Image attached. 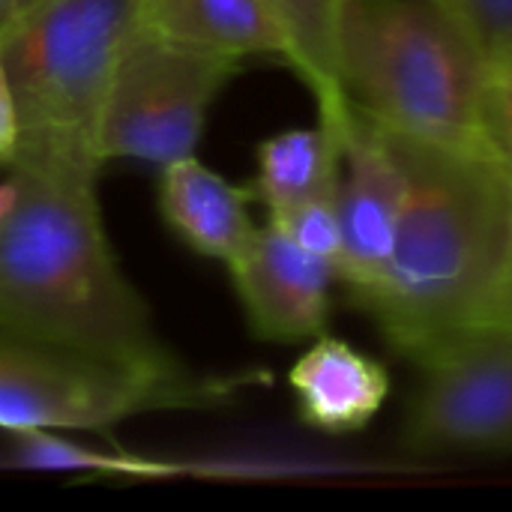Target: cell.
<instances>
[{"label": "cell", "instance_id": "1", "mask_svg": "<svg viewBox=\"0 0 512 512\" xmlns=\"http://www.w3.org/2000/svg\"><path fill=\"white\" fill-rule=\"evenodd\" d=\"M408 195L393 252L360 306L387 345L420 360L489 321L512 243V165L393 132Z\"/></svg>", "mask_w": 512, "mask_h": 512}, {"label": "cell", "instance_id": "2", "mask_svg": "<svg viewBox=\"0 0 512 512\" xmlns=\"http://www.w3.org/2000/svg\"><path fill=\"white\" fill-rule=\"evenodd\" d=\"M6 171L12 198L0 213V330L117 363L174 366L108 243L96 186Z\"/></svg>", "mask_w": 512, "mask_h": 512}, {"label": "cell", "instance_id": "3", "mask_svg": "<svg viewBox=\"0 0 512 512\" xmlns=\"http://www.w3.org/2000/svg\"><path fill=\"white\" fill-rule=\"evenodd\" d=\"M333 66L345 105L378 126L501 156L489 123L492 63L432 0H342Z\"/></svg>", "mask_w": 512, "mask_h": 512}, {"label": "cell", "instance_id": "4", "mask_svg": "<svg viewBox=\"0 0 512 512\" xmlns=\"http://www.w3.org/2000/svg\"><path fill=\"white\" fill-rule=\"evenodd\" d=\"M141 27L144 0H33L0 27L18 111L9 168L96 186L102 105Z\"/></svg>", "mask_w": 512, "mask_h": 512}, {"label": "cell", "instance_id": "5", "mask_svg": "<svg viewBox=\"0 0 512 512\" xmlns=\"http://www.w3.org/2000/svg\"><path fill=\"white\" fill-rule=\"evenodd\" d=\"M231 384L183 363L132 366L0 330V429L105 432L144 414L210 408Z\"/></svg>", "mask_w": 512, "mask_h": 512}, {"label": "cell", "instance_id": "6", "mask_svg": "<svg viewBox=\"0 0 512 512\" xmlns=\"http://www.w3.org/2000/svg\"><path fill=\"white\" fill-rule=\"evenodd\" d=\"M243 63L174 42L147 24L126 48L99 117V156L168 165L192 156L213 102Z\"/></svg>", "mask_w": 512, "mask_h": 512}, {"label": "cell", "instance_id": "7", "mask_svg": "<svg viewBox=\"0 0 512 512\" xmlns=\"http://www.w3.org/2000/svg\"><path fill=\"white\" fill-rule=\"evenodd\" d=\"M402 447L414 456L512 453V327L480 324L417 360Z\"/></svg>", "mask_w": 512, "mask_h": 512}, {"label": "cell", "instance_id": "8", "mask_svg": "<svg viewBox=\"0 0 512 512\" xmlns=\"http://www.w3.org/2000/svg\"><path fill=\"white\" fill-rule=\"evenodd\" d=\"M408 174L390 129L345 105L339 168V282L351 297L366 291L384 270L405 210Z\"/></svg>", "mask_w": 512, "mask_h": 512}, {"label": "cell", "instance_id": "9", "mask_svg": "<svg viewBox=\"0 0 512 512\" xmlns=\"http://www.w3.org/2000/svg\"><path fill=\"white\" fill-rule=\"evenodd\" d=\"M252 336L273 345L312 342L327 330L336 267L297 246L276 222L255 228L252 240L225 264Z\"/></svg>", "mask_w": 512, "mask_h": 512}, {"label": "cell", "instance_id": "10", "mask_svg": "<svg viewBox=\"0 0 512 512\" xmlns=\"http://www.w3.org/2000/svg\"><path fill=\"white\" fill-rule=\"evenodd\" d=\"M297 417L324 435L363 432L390 399V372L351 342L321 333L288 372Z\"/></svg>", "mask_w": 512, "mask_h": 512}, {"label": "cell", "instance_id": "11", "mask_svg": "<svg viewBox=\"0 0 512 512\" xmlns=\"http://www.w3.org/2000/svg\"><path fill=\"white\" fill-rule=\"evenodd\" d=\"M159 213L180 243L213 261H234L252 240L258 222L249 204L252 189L228 183L219 171L192 156L162 165L159 177Z\"/></svg>", "mask_w": 512, "mask_h": 512}, {"label": "cell", "instance_id": "12", "mask_svg": "<svg viewBox=\"0 0 512 512\" xmlns=\"http://www.w3.org/2000/svg\"><path fill=\"white\" fill-rule=\"evenodd\" d=\"M144 24L189 48L237 63L279 60L294 69V45L267 0H144Z\"/></svg>", "mask_w": 512, "mask_h": 512}, {"label": "cell", "instance_id": "13", "mask_svg": "<svg viewBox=\"0 0 512 512\" xmlns=\"http://www.w3.org/2000/svg\"><path fill=\"white\" fill-rule=\"evenodd\" d=\"M342 114L345 108L339 114H318L315 126L285 129L258 144L255 183L249 189L267 207V216L339 189Z\"/></svg>", "mask_w": 512, "mask_h": 512}, {"label": "cell", "instance_id": "14", "mask_svg": "<svg viewBox=\"0 0 512 512\" xmlns=\"http://www.w3.org/2000/svg\"><path fill=\"white\" fill-rule=\"evenodd\" d=\"M294 45V72L312 90L321 114H339L345 99L336 84L333 33L342 0H267Z\"/></svg>", "mask_w": 512, "mask_h": 512}, {"label": "cell", "instance_id": "15", "mask_svg": "<svg viewBox=\"0 0 512 512\" xmlns=\"http://www.w3.org/2000/svg\"><path fill=\"white\" fill-rule=\"evenodd\" d=\"M276 222L297 246L309 249L312 255L327 258L339 273V252H342V225H339V204L336 192L303 201L291 210H282L276 216H267Z\"/></svg>", "mask_w": 512, "mask_h": 512}, {"label": "cell", "instance_id": "16", "mask_svg": "<svg viewBox=\"0 0 512 512\" xmlns=\"http://www.w3.org/2000/svg\"><path fill=\"white\" fill-rule=\"evenodd\" d=\"M492 60L512 51V0H432Z\"/></svg>", "mask_w": 512, "mask_h": 512}, {"label": "cell", "instance_id": "17", "mask_svg": "<svg viewBox=\"0 0 512 512\" xmlns=\"http://www.w3.org/2000/svg\"><path fill=\"white\" fill-rule=\"evenodd\" d=\"M489 123L498 153L512 165V51L492 60L489 81Z\"/></svg>", "mask_w": 512, "mask_h": 512}, {"label": "cell", "instance_id": "18", "mask_svg": "<svg viewBox=\"0 0 512 512\" xmlns=\"http://www.w3.org/2000/svg\"><path fill=\"white\" fill-rule=\"evenodd\" d=\"M18 153V111L9 87V75L0 57V168H9Z\"/></svg>", "mask_w": 512, "mask_h": 512}, {"label": "cell", "instance_id": "19", "mask_svg": "<svg viewBox=\"0 0 512 512\" xmlns=\"http://www.w3.org/2000/svg\"><path fill=\"white\" fill-rule=\"evenodd\" d=\"M486 324H510L512 327V243L507 270H504V279H501V288H498V297H495V306H492V315Z\"/></svg>", "mask_w": 512, "mask_h": 512}, {"label": "cell", "instance_id": "20", "mask_svg": "<svg viewBox=\"0 0 512 512\" xmlns=\"http://www.w3.org/2000/svg\"><path fill=\"white\" fill-rule=\"evenodd\" d=\"M33 0H0V27L12 18V15H18L24 6H30Z\"/></svg>", "mask_w": 512, "mask_h": 512}]
</instances>
